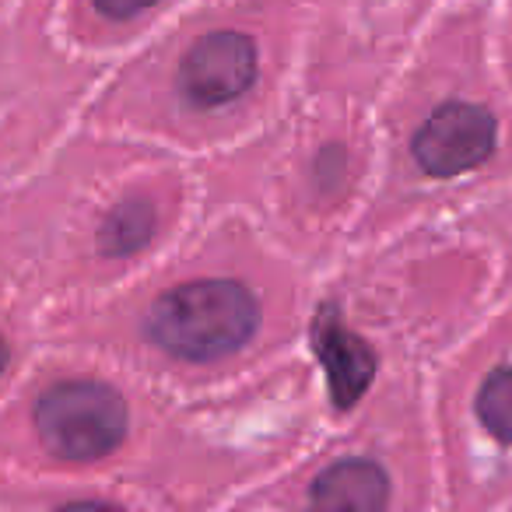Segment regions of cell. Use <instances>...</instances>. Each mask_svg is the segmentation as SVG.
Returning a JSON list of instances; mask_svg holds the SVG:
<instances>
[{
  "instance_id": "obj_2",
  "label": "cell",
  "mask_w": 512,
  "mask_h": 512,
  "mask_svg": "<svg viewBox=\"0 0 512 512\" xmlns=\"http://www.w3.org/2000/svg\"><path fill=\"white\" fill-rule=\"evenodd\" d=\"M36 428L60 460H99L127 435V404L106 383H60L36 404Z\"/></svg>"
},
{
  "instance_id": "obj_3",
  "label": "cell",
  "mask_w": 512,
  "mask_h": 512,
  "mask_svg": "<svg viewBox=\"0 0 512 512\" xmlns=\"http://www.w3.org/2000/svg\"><path fill=\"white\" fill-rule=\"evenodd\" d=\"M495 148V116L470 102L439 106L414 134V158L435 179H453L484 162Z\"/></svg>"
},
{
  "instance_id": "obj_8",
  "label": "cell",
  "mask_w": 512,
  "mask_h": 512,
  "mask_svg": "<svg viewBox=\"0 0 512 512\" xmlns=\"http://www.w3.org/2000/svg\"><path fill=\"white\" fill-rule=\"evenodd\" d=\"M477 418L495 439L512 442V369H495L477 393Z\"/></svg>"
},
{
  "instance_id": "obj_1",
  "label": "cell",
  "mask_w": 512,
  "mask_h": 512,
  "mask_svg": "<svg viewBox=\"0 0 512 512\" xmlns=\"http://www.w3.org/2000/svg\"><path fill=\"white\" fill-rule=\"evenodd\" d=\"M260 323L253 292L239 281H190L165 292L148 330L158 348L186 362H214L239 351Z\"/></svg>"
},
{
  "instance_id": "obj_6",
  "label": "cell",
  "mask_w": 512,
  "mask_h": 512,
  "mask_svg": "<svg viewBox=\"0 0 512 512\" xmlns=\"http://www.w3.org/2000/svg\"><path fill=\"white\" fill-rule=\"evenodd\" d=\"M390 498V481L383 467L372 460H344L323 470L313 484L316 509H348V512H376Z\"/></svg>"
},
{
  "instance_id": "obj_7",
  "label": "cell",
  "mask_w": 512,
  "mask_h": 512,
  "mask_svg": "<svg viewBox=\"0 0 512 512\" xmlns=\"http://www.w3.org/2000/svg\"><path fill=\"white\" fill-rule=\"evenodd\" d=\"M155 232V211L144 200H127L116 211H109V218L102 221L99 232V249L109 256H127L137 253L144 242Z\"/></svg>"
},
{
  "instance_id": "obj_4",
  "label": "cell",
  "mask_w": 512,
  "mask_h": 512,
  "mask_svg": "<svg viewBox=\"0 0 512 512\" xmlns=\"http://www.w3.org/2000/svg\"><path fill=\"white\" fill-rule=\"evenodd\" d=\"M256 81V46L242 32H211L179 67V85L193 106H225Z\"/></svg>"
},
{
  "instance_id": "obj_10",
  "label": "cell",
  "mask_w": 512,
  "mask_h": 512,
  "mask_svg": "<svg viewBox=\"0 0 512 512\" xmlns=\"http://www.w3.org/2000/svg\"><path fill=\"white\" fill-rule=\"evenodd\" d=\"M4 365H8V348H4V341H0V372H4Z\"/></svg>"
},
{
  "instance_id": "obj_9",
  "label": "cell",
  "mask_w": 512,
  "mask_h": 512,
  "mask_svg": "<svg viewBox=\"0 0 512 512\" xmlns=\"http://www.w3.org/2000/svg\"><path fill=\"white\" fill-rule=\"evenodd\" d=\"M95 4H99L102 15L116 18V22H127V18L141 15L144 8H151L155 0H95Z\"/></svg>"
},
{
  "instance_id": "obj_5",
  "label": "cell",
  "mask_w": 512,
  "mask_h": 512,
  "mask_svg": "<svg viewBox=\"0 0 512 512\" xmlns=\"http://www.w3.org/2000/svg\"><path fill=\"white\" fill-rule=\"evenodd\" d=\"M313 344L320 355L323 369H327L330 397L337 407L348 411L365 390H369L372 376H376V355L362 337H355L337 316L323 313L313 327Z\"/></svg>"
}]
</instances>
